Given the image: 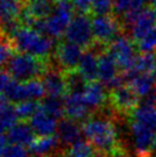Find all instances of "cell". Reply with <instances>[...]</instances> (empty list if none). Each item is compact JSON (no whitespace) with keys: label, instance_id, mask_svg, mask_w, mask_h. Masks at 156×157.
Here are the masks:
<instances>
[{"label":"cell","instance_id":"1","mask_svg":"<svg viewBox=\"0 0 156 157\" xmlns=\"http://www.w3.org/2000/svg\"><path fill=\"white\" fill-rule=\"evenodd\" d=\"M114 118L102 113L99 117L88 118L82 125L83 135L106 157L111 156L119 150H126L121 142Z\"/></svg>","mask_w":156,"mask_h":157},{"label":"cell","instance_id":"2","mask_svg":"<svg viewBox=\"0 0 156 157\" xmlns=\"http://www.w3.org/2000/svg\"><path fill=\"white\" fill-rule=\"evenodd\" d=\"M10 45L20 53H26L33 56L45 59L51 57L57 51L55 39L49 36L43 35L28 26H21L14 35Z\"/></svg>","mask_w":156,"mask_h":157},{"label":"cell","instance_id":"3","mask_svg":"<svg viewBox=\"0 0 156 157\" xmlns=\"http://www.w3.org/2000/svg\"><path fill=\"white\" fill-rule=\"evenodd\" d=\"M47 69L48 62L45 61V59L20 52L9 57L6 64V70L18 82H28L38 78Z\"/></svg>","mask_w":156,"mask_h":157},{"label":"cell","instance_id":"4","mask_svg":"<svg viewBox=\"0 0 156 157\" xmlns=\"http://www.w3.org/2000/svg\"><path fill=\"white\" fill-rule=\"evenodd\" d=\"M108 52L115 59L122 72L130 71L135 68L139 49L129 36L122 32L108 44Z\"/></svg>","mask_w":156,"mask_h":157},{"label":"cell","instance_id":"5","mask_svg":"<svg viewBox=\"0 0 156 157\" xmlns=\"http://www.w3.org/2000/svg\"><path fill=\"white\" fill-rule=\"evenodd\" d=\"M75 7L70 0H59L53 8L52 14L46 18V35L59 39L65 35L71 20L75 16Z\"/></svg>","mask_w":156,"mask_h":157},{"label":"cell","instance_id":"6","mask_svg":"<svg viewBox=\"0 0 156 157\" xmlns=\"http://www.w3.org/2000/svg\"><path fill=\"white\" fill-rule=\"evenodd\" d=\"M64 36L67 40L77 44L82 48L91 47L94 44L96 38L92 28V20L90 18L88 14H76L71 20Z\"/></svg>","mask_w":156,"mask_h":157},{"label":"cell","instance_id":"7","mask_svg":"<svg viewBox=\"0 0 156 157\" xmlns=\"http://www.w3.org/2000/svg\"><path fill=\"white\" fill-rule=\"evenodd\" d=\"M92 28L96 41L106 45L123 32L121 20L114 14L94 15L92 18Z\"/></svg>","mask_w":156,"mask_h":157},{"label":"cell","instance_id":"8","mask_svg":"<svg viewBox=\"0 0 156 157\" xmlns=\"http://www.w3.org/2000/svg\"><path fill=\"white\" fill-rule=\"evenodd\" d=\"M155 128L142 123L131 119L130 135L135 149L137 157H148L152 155V147L155 139Z\"/></svg>","mask_w":156,"mask_h":157},{"label":"cell","instance_id":"9","mask_svg":"<svg viewBox=\"0 0 156 157\" xmlns=\"http://www.w3.org/2000/svg\"><path fill=\"white\" fill-rule=\"evenodd\" d=\"M139 102L140 96L127 84L113 88L109 93V103L113 105L118 115H131L139 105Z\"/></svg>","mask_w":156,"mask_h":157},{"label":"cell","instance_id":"10","mask_svg":"<svg viewBox=\"0 0 156 157\" xmlns=\"http://www.w3.org/2000/svg\"><path fill=\"white\" fill-rule=\"evenodd\" d=\"M83 53L84 52L80 46L65 39L64 41H60L57 44L54 57L61 70L70 71L78 69Z\"/></svg>","mask_w":156,"mask_h":157},{"label":"cell","instance_id":"11","mask_svg":"<svg viewBox=\"0 0 156 157\" xmlns=\"http://www.w3.org/2000/svg\"><path fill=\"white\" fill-rule=\"evenodd\" d=\"M64 113L68 118L77 122H85L90 118L92 110L84 100L83 92H68L63 96Z\"/></svg>","mask_w":156,"mask_h":157},{"label":"cell","instance_id":"12","mask_svg":"<svg viewBox=\"0 0 156 157\" xmlns=\"http://www.w3.org/2000/svg\"><path fill=\"white\" fill-rule=\"evenodd\" d=\"M41 80L47 95L62 98L68 93L64 72H62V70L57 67H52L48 64V69L41 76Z\"/></svg>","mask_w":156,"mask_h":157},{"label":"cell","instance_id":"13","mask_svg":"<svg viewBox=\"0 0 156 157\" xmlns=\"http://www.w3.org/2000/svg\"><path fill=\"white\" fill-rule=\"evenodd\" d=\"M156 26V14L152 7H143L140 9L138 16L131 25L126 35L135 41V44L143 36Z\"/></svg>","mask_w":156,"mask_h":157},{"label":"cell","instance_id":"14","mask_svg":"<svg viewBox=\"0 0 156 157\" xmlns=\"http://www.w3.org/2000/svg\"><path fill=\"white\" fill-rule=\"evenodd\" d=\"M84 100L86 105L90 107L92 111H99L102 108H104L108 105L107 102L109 101V95L107 94V87L103 84L98 83V82H88L86 87L83 92Z\"/></svg>","mask_w":156,"mask_h":157},{"label":"cell","instance_id":"15","mask_svg":"<svg viewBox=\"0 0 156 157\" xmlns=\"http://www.w3.org/2000/svg\"><path fill=\"white\" fill-rule=\"evenodd\" d=\"M30 125L32 126L33 131L39 136H47V135H54L57 131V118L51 116L49 113L44 111L41 108L29 119Z\"/></svg>","mask_w":156,"mask_h":157},{"label":"cell","instance_id":"16","mask_svg":"<svg viewBox=\"0 0 156 157\" xmlns=\"http://www.w3.org/2000/svg\"><path fill=\"white\" fill-rule=\"evenodd\" d=\"M118 70H119V68L117 66L115 59L108 52V49L99 54V75H98V78L107 88L119 76Z\"/></svg>","mask_w":156,"mask_h":157},{"label":"cell","instance_id":"17","mask_svg":"<svg viewBox=\"0 0 156 157\" xmlns=\"http://www.w3.org/2000/svg\"><path fill=\"white\" fill-rule=\"evenodd\" d=\"M7 136L10 144H20L23 147H26V146L30 147L31 144L36 140V133L30 123L23 122V121L14 124L8 130Z\"/></svg>","mask_w":156,"mask_h":157},{"label":"cell","instance_id":"18","mask_svg":"<svg viewBox=\"0 0 156 157\" xmlns=\"http://www.w3.org/2000/svg\"><path fill=\"white\" fill-rule=\"evenodd\" d=\"M57 133L61 144H63L64 146H71L72 144L77 142L78 140L82 139L83 130L77 121L65 118L59 123Z\"/></svg>","mask_w":156,"mask_h":157},{"label":"cell","instance_id":"19","mask_svg":"<svg viewBox=\"0 0 156 157\" xmlns=\"http://www.w3.org/2000/svg\"><path fill=\"white\" fill-rule=\"evenodd\" d=\"M79 72L86 78L87 82H94L99 75V54L93 49L88 47L83 53L79 66Z\"/></svg>","mask_w":156,"mask_h":157},{"label":"cell","instance_id":"20","mask_svg":"<svg viewBox=\"0 0 156 157\" xmlns=\"http://www.w3.org/2000/svg\"><path fill=\"white\" fill-rule=\"evenodd\" d=\"M60 140L57 135H47V136H39L31 144L30 153L35 157H46L57 149Z\"/></svg>","mask_w":156,"mask_h":157},{"label":"cell","instance_id":"21","mask_svg":"<svg viewBox=\"0 0 156 157\" xmlns=\"http://www.w3.org/2000/svg\"><path fill=\"white\" fill-rule=\"evenodd\" d=\"M140 98L147 95L156 88V72L154 74H138L127 83Z\"/></svg>","mask_w":156,"mask_h":157},{"label":"cell","instance_id":"22","mask_svg":"<svg viewBox=\"0 0 156 157\" xmlns=\"http://www.w3.org/2000/svg\"><path fill=\"white\" fill-rule=\"evenodd\" d=\"M16 121L18 115L15 107L6 98L0 95V134H4L6 130H9L14 124H16Z\"/></svg>","mask_w":156,"mask_h":157},{"label":"cell","instance_id":"23","mask_svg":"<svg viewBox=\"0 0 156 157\" xmlns=\"http://www.w3.org/2000/svg\"><path fill=\"white\" fill-rule=\"evenodd\" d=\"M103 156L96 150L93 144L85 140H78L77 142L69 146L65 151V157H100ZM106 157V156H104Z\"/></svg>","mask_w":156,"mask_h":157},{"label":"cell","instance_id":"24","mask_svg":"<svg viewBox=\"0 0 156 157\" xmlns=\"http://www.w3.org/2000/svg\"><path fill=\"white\" fill-rule=\"evenodd\" d=\"M130 116L131 119L142 123L156 130V105H139Z\"/></svg>","mask_w":156,"mask_h":157},{"label":"cell","instance_id":"25","mask_svg":"<svg viewBox=\"0 0 156 157\" xmlns=\"http://www.w3.org/2000/svg\"><path fill=\"white\" fill-rule=\"evenodd\" d=\"M24 4L20 0H0V21L18 20Z\"/></svg>","mask_w":156,"mask_h":157},{"label":"cell","instance_id":"26","mask_svg":"<svg viewBox=\"0 0 156 157\" xmlns=\"http://www.w3.org/2000/svg\"><path fill=\"white\" fill-rule=\"evenodd\" d=\"M40 108L57 119L62 117V115L64 113V102L62 100V98L47 95L41 101Z\"/></svg>","mask_w":156,"mask_h":157},{"label":"cell","instance_id":"27","mask_svg":"<svg viewBox=\"0 0 156 157\" xmlns=\"http://www.w3.org/2000/svg\"><path fill=\"white\" fill-rule=\"evenodd\" d=\"M133 69L138 74H154L156 72V53H140Z\"/></svg>","mask_w":156,"mask_h":157},{"label":"cell","instance_id":"28","mask_svg":"<svg viewBox=\"0 0 156 157\" xmlns=\"http://www.w3.org/2000/svg\"><path fill=\"white\" fill-rule=\"evenodd\" d=\"M25 7L36 18H47L53 12L54 6L47 0H29Z\"/></svg>","mask_w":156,"mask_h":157},{"label":"cell","instance_id":"29","mask_svg":"<svg viewBox=\"0 0 156 157\" xmlns=\"http://www.w3.org/2000/svg\"><path fill=\"white\" fill-rule=\"evenodd\" d=\"M65 80H67V86L68 92H84L87 85L86 78L83 76L79 70H70L64 71Z\"/></svg>","mask_w":156,"mask_h":157},{"label":"cell","instance_id":"30","mask_svg":"<svg viewBox=\"0 0 156 157\" xmlns=\"http://www.w3.org/2000/svg\"><path fill=\"white\" fill-rule=\"evenodd\" d=\"M39 109H40V103H38L35 100L22 101L15 105V111H16L18 118L21 121L30 119Z\"/></svg>","mask_w":156,"mask_h":157},{"label":"cell","instance_id":"31","mask_svg":"<svg viewBox=\"0 0 156 157\" xmlns=\"http://www.w3.org/2000/svg\"><path fill=\"white\" fill-rule=\"evenodd\" d=\"M140 53H153L156 52V26L148 31L141 39L137 43Z\"/></svg>","mask_w":156,"mask_h":157},{"label":"cell","instance_id":"32","mask_svg":"<svg viewBox=\"0 0 156 157\" xmlns=\"http://www.w3.org/2000/svg\"><path fill=\"white\" fill-rule=\"evenodd\" d=\"M30 150H26L23 146L20 144H8L5 149L0 157H31Z\"/></svg>","mask_w":156,"mask_h":157},{"label":"cell","instance_id":"33","mask_svg":"<svg viewBox=\"0 0 156 157\" xmlns=\"http://www.w3.org/2000/svg\"><path fill=\"white\" fill-rule=\"evenodd\" d=\"M113 2V14L117 17H122L125 13L135 8L133 0H111Z\"/></svg>","mask_w":156,"mask_h":157},{"label":"cell","instance_id":"34","mask_svg":"<svg viewBox=\"0 0 156 157\" xmlns=\"http://www.w3.org/2000/svg\"><path fill=\"white\" fill-rule=\"evenodd\" d=\"M92 13L94 15H104L113 13L111 0H92Z\"/></svg>","mask_w":156,"mask_h":157},{"label":"cell","instance_id":"35","mask_svg":"<svg viewBox=\"0 0 156 157\" xmlns=\"http://www.w3.org/2000/svg\"><path fill=\"white\" fill-rule=\"evenodd\" d=\"M14 80H15V78L7 70H0V95L5 98L6 92L12 86Z\"/></svg>","mask_w":156,"mask_h":157},{"label":"cell","instance_id":"36","mask_svg":"<svg viewBox=\"0 0 156 157\" xmlns=\"http://www.w3.org/2000/svg\"><path fill=\"white\" fill-rule=\"evenodd\" d=\"M12 45L6 40H0V68L7 64L9 57L12 56Z\"/></svg>","mask_w":156,"mask_h":157},{"label":"cell","instance_id":"37","mask_svg":"<svg viewBox=\"0 0 156 157\" xmlns=\"http://www.w3.org/2000/svg\"><path fill=\"white\" fill-rule=\"evenodd\" d=\"M77 13L88 14L92 12V0H71Z\"/></svg>","mask_w":156,"mask_h":157},{"label":"cell","instance_id":"38","mask_svg":"<svg viewBox=\"0 0 156 157\" xmlns=\"http://www.w3.org/2000/svg\"><path fill=\"white\" fill-rule=\"evenodd\" d=\"M9 140H8V136H6V135L4 134H0V155L2 154V151H4L5 149H6V147L8 146Z\"/></svg>","mask_w":156,"mask_h":157},{"label":"cell","instance_id":"39","mask_svg":"<svg viewBox=\"0 0 156 157\" xmlns=\"http://www.w3.org/2000/svg\"><path fill=\"white\" fill-rule=\"evenodd\" d=\"M152 154L156 155V136L155 139H154V144H153V147H152Z\"/></svg>","mask_w":156,"mask_h":157},{"label":"cell","instance_id":"40","mask_svg":"<svg viewBox=\"0 0 156 157\" xmlns=\"http://www.w3.org/2000/svg\"><path fill=\"white\" fill-rule=\"evenodd\" d=\"M152 8H153V10H154V12H155V14H156V0H153Z\"/></svg>","mask_w":156,"mask_h":157},{"label":"cell","instance_id":"41","mask_svg":"<svg viewBox=\"0 0 156 157\" xmlns=\"http://www.w3.org/2000/svg\"><path fill=\"white\" fill-rule=\"evenodd\" d=\"M47 1H49V2H54V1H59V0H47Z\"/></svg>","mask_w":156,"mask_h":157},{"label":"cell","instance_id":"42","mask_svg":"<svg viewBox=\"0 0 156 157\" xmlns=\"http://www.w3.org/2000/svg\"><path fill=\"white\" fill-rule=\"evenodd\" d=\"M148 157H156V155H153V154H152V155H149Z\"/></svg>","mask_w":156,"mask_h":157},{"label":"cell","instance_id":"43","mask_svg":"<svg viewBox=\"0 0 156 157\" xmlns=\"http://www.w3.org/2000/svg\"><path fill=\"white\" fill-rule=\"evenodd\" d=\"M20 1H22V2H26L28 0H20Z\"/></svg>","mask_w":156,"mask_h":157},{"label":"cell","instance_id":"44","mask_svg":"<svg viewBox=\"0 0 156 157\" xmlns=\"http://www.w3.org/2000/svg\"><path fill=\"white\" fill-rule=\"evenodd\" d=\"M46 157H51V156H46Z\"/></svg>","mask_w":156,"mask_h":157}]
</instances>
